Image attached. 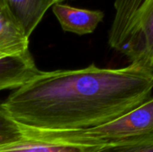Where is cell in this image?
I'll use <instances>...</instances> for the list:
<instances>
[{
    "instance_id": "cell-11",
    "label": "cell",
    "mask_w": 153,
    "mask_h": 152,
    "mask_svg": "<svg viewBox=\"0 0 153 152\" xmlns=\"http://www.w3.org/2000/svg\"><path fill=\"white\" fill-rule=\"evenodd\" d=\"M65 1H66V0H55V4H59V3H63V2H65Z\"/></svg>"
},
{
    "instance_id": "cell-4",
    "label": "cell",
    "mask_w": 153,
    "mask_h": 152,
    "mask_svg": "<svg viewBox=\"0 0 153 152\" xmlns=\"http://www.w3.org/2000/svg\"><path fill=\"white\" fill-rule=\"evenodd\" d=\"M29 39L22 23L0 0V54L13 57H31Z\"/></svg>"
},
{
    "instance_id": "cell-7",
    "label": "cell",
    "mask_w": 153,
    "mask_h": 152,
    "mask_svg": "<svg viewBox=\"0 0 153 152\" xmlns=\"http://www.w3.org/2000/svg\"><path fill=\"white\" fill-rule=\"evenodd\" d=\"M23 26L30 37L55 0H2Z\"/></svg>"
},
{
    "instance_id": "cell-6",
    "label": "cell",
    "mask_w": 153,
    "mask_h": 152,
    "mask_svg": "<svg viewBox=\"0 0 153 152\" xmlns=\"http://www.w3.org/2000/svg\"><path fill=\"white\" fill-rule=\"evenodd\" d=\"M39 72L32 56L13 57L0 54V91L20 87Z\"/></svg>"
},
{
    "instance_id": "cell-2",
    "label": "cell",
    "mask_w": 153,
    "mask_h": 152,
    "mask_svg": "<svg viewBox=\"0 0 153 152\" xmlns=\"http://www.w3.org/2000/svg\"><path fill=\"white\" fill-rule=\"evenodd\" d=\"M114 7L109 46L153 72V0H115Z\"/></svg>"
},
{
    "instance_id": "cell-5",
    "label": "cell",
    "mask_w": 153,
    "mask_h": 152,
    "mask_svg": "<svg viewBox=\"0 0 153 152\" xmlns=\"http://www.w3.org/2000/svg\"><path fill=\"white\" fill-rule=\"evenodd\" d=\"M52 11L65 31L81 36L92 33L105 16L100 10L77 8L62 3L53 4Z\"/></svg>"
},
{
    "instance_id": "cell-9",
    "label": "cell",
    "mask_w": 153,
    "mask_h": 152,
    "mask_svg": "<svg viewBox=\"0 0 153 152\" xmlns=\"http://www.w3.org/2000/svg\"><path fill=\"white\" fill-rule=\"evenodd\" d=\"M94 152H153V133L101 146Z\"/></svg>"
},
{
    "instance_id": "cell-3",
    "label": "cell",
    "mask_w": 153,
    "mask_h": 152,
    "mask_svg": "<svg viewBox=\"0 0 153 152\" xmlns=\"http://www.w3.org/2000/svg\"><path fill=\"white\" fill-rule=\"evenodd\" d=\"M25 138L84 146H106L153 133V98L125 115L96 127L67 132L22 129Z\"/></svg>"
},
{
    "instance_id": "cell-8",
    "label": "cell",
    "mask_w": 153,
    "mask_h": 152,
    "mask_svg": "<svg viewBox=\"0 0 153 152\" xmlns=\"http://www.w3.org/2000/svg\"><path fill=\"white\" fill-rule=\"evenodd\" d=\"M99 146L45 142L30 138L0 145V152H94Z\"/></svg>"
},
{
    "instance_id": "cell-1",
    "label": "cell",
    "mask_w": 153,
    "mask_h": 152,
    "mask_svg": "<svg viewBox=\"0 0 153 152\" xmlns=\"http://www.w3.org/2000/svg\"><path fill=\"white\" fill-rule=\"evenodd\" d=\"M153 72L121 68L39 71L2 103L22 129L67 132L105 125L151 98Z\"/></svg>"
},
{
    "instance_id": "cell-10",
    "label": "cell",
    "mask_w": 153,
    "mask_h": 152,
    "mask_svg": "<svg viewBox=\"0 0 153 152\" xmlns=\"http://www.w3.org/2000/svg\"><path fill=\"white\" fill-rule=\"evenodd\" d=\"M23 138L21 126L10 117L0 103V145L21 141Z\"/></svg>"
}]
</instances>
